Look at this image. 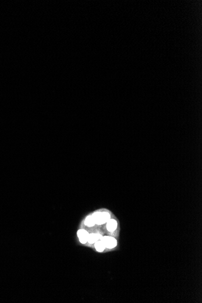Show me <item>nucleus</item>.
<instances>
[{
	"instance_id": "obj_6",
	"label": "nucleus",
	"mask_w": 202,
	"mask_h": 303,
	"mask_svg": "<svg viewBox=\"0 0 202 303\" xmlns=\"http://www.w3.org/2000/svg\"><path fill=\"white\" fill-rule=\"evenodd\" d=\"M95 248L98 252H102L105 248V246L102 241L98 240L95 243Z\"/></svg>"
},
{
	"instance_id": "obj_5",
	"label": "nucleus",
	"mask_w": 202,
	"mask_h": 303,
	"mask_svg": "<svg viewBox=\"0 0 202 303\" xmlns=\"http://www.w3.org/2000/svg\"><path fill=\"white\" fill-rule=\"evenodd\" d=\"M117 222L114 220L110 219L107 222V228L109 231H113L117 228Z\"/></svg>"
},
{
	"instance_id": "obj_4",
	"label": "nucleus",
	"mask_w": 202,
	"mask_h": 303,
	"mask_svg": "<svg viewBox=\"0 0 202 303\" xmlns=\"http://www.w3.org/2000/svg\"><path fill=\"white\" fill-rule=\"evenodd\" d=\"M102 238V235L98 234H91L88 235L87 241L90 244H93L98 240H101Z\"/></svg>"
},
{
	"instance_id": "obj_7",
	"label": "nucleus",
	"mask_w": 202,
	"mask_h": 303,
	"mask_svg": "<svg viewBox=\"0 0 202 303\" xmlns=\"http://www.w3.org/2000/svg\"><path fill=\"white\" fill-rule=\"evenodd\" d=\"M85 224L86 226H89V227H91L95 225L94 221V219H93L92 215H90L86 218V220L85 221Z\"/></svg>"
},
{
	"instance_id": "obj_2",
	"label": "nucleus",
	"mask_w": 202,
	"mask_h": 303,
	"mask_svg": "<svg viewBox=\"0 0 202 303\" xmlns=\"http://www.w3.org/2000/svg\"><path fill=\"white\" fill-rule=\"evenodd\" d=\"M101 241L103 242L105 248L108 249H112L117 245V241L113 237L108 236L103 237Z\"/></svg>"
},
{
	"instance_id": "obj_3",
	"label": "nucleus",
	"mask_w": 202,
	"mask_h": 303,
	"mask_svg": "<svg viewBox=\"0 0 202 303\" xmlns=\"http://www.w3.org/2000/svg\"><path fill=\"white\" fill-rule=\"evenodd\" d=\"M89 234L84 229H80L77 232V236L79 238V241L81 243L85 244L87 243V238Z\"/></svg>"
},
{
	"instance_id": "obj_1",
	"label": "nucleus",
	"mask_w": 202,
	"mask_h": 303,
	"mask_svg": "<svg viewBox=\"0 0 202 303\" xmlns=\"http://www.w3.org/2000/svg\"><path fill=\"white\" fill-rule=\"evenodd\" d=\"M95 224L102 225L110 220V214L106 212H96L92 215Z\"/></svg>"
}]
</instances>
